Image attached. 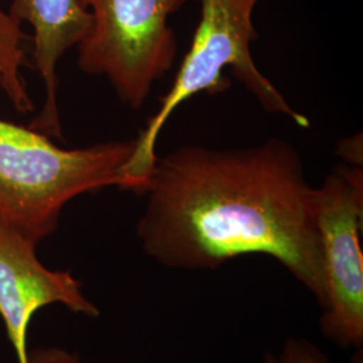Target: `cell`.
<instances>
[{"instance_id": "cell-1", "label": "cell", "mask_w": 363, "mask_h": 363, "mask_svg": "<svg viewBox=\"0 0 363 363\" xmlns=\"http://www.w3.org/2000/svg\"><path fill=\"white\" fill-rule=\"evenodd\" d=\"M136 235L144 253L175 271H214L242 256L283 265L322 298L315 187L284 140L213 150L184 145L156 157Z\"/></svg>"}, {"instance_id": "cell-4", "label": "cell", "mask_w": 363, "mask_h": 363, "mask_svg": "<svg viewBox=\"0 0 363 363\" xmlns=\"http://www.w3.org/2000/svg\"><path fill=\"white\" fill-rule=\"evenodd\" d=\"M91 13L88 35L77 45L78 66L106 78L118 100L132 109L172 69L178 42L169 15L187 0H77Z\"/></svg>"}, {"instance_id": "cell-9", "label": "cell", "mask_w": 363, "mask_h": 363, "mask_svg": "<svg viewBox=\"0 0 363 363\" xmlns=\"http://www.w3.org/2000/svg\"><path fill=\"white\" fill-rule=\"evenodd\" d=\"M264 363H333L319 346L306 337L286 339L276 350L264 355ZM352 363H363L362 350H358Z\"/></svg>"}, {"instance_id": "cell-6", "label": "cell", "mask_w": 363, "mask_h": 363, "mask_svg": "<svg viewBox=\"0 0 363 363\" xmlns=\"http://www.w3.org/2000/svg\"><path fill=\"white\" fill-rule=\"evenodd\" d=\"M37 244L0 223V318L18 363H28L27 330L35 312L50 304L97 318L100 310L69 271H52L39 261Z\"/></svg>"}, {"instance_id": "cell-7", "label": "cell", "mask_w": 363, "mask_h": 363, "mask_svg": "<svg viewBox=\"0 0 363 363\" xmlns=\"http://www.w3.org/2000/svg\"><path fill=\"white\" fill-rule=\"evenodd\" d=\"M10 13L34 30V58L46 94L43 109L30 128L61 138L57 66L67 50L88 35L91 13L77 0H13Z\"/></svg>"}, {"instance_id": "cell-10", "label": "cell", "mask_w": 363, "mask_h": 363, "mask_svg": "<svg viewBox=\"0 0 363 363\" xmlns=\"http://www.w3.org/2000/svg\"><path fill=\"white\" fill-rule=\"evenodd\" d=\"M28 363H82L77 352L50 346L28 351Z\"/></svg>"}, {"instance_id": "cell-3", "label": "cell", "mask_w": 363, "mask_h": 363, "mask_svg": "<svg viewBox=\"0 0 363 363\" xmlns=\"http://www.w3.org/2000/svg\"><path fill=\"white\" fill-rule=\"evenodd\" d=\"M135 139L65 150L33 128L0 118V223L35 244L52 234L76 196L123 187Z\"/></svg>"}, {"instance_id": "cell-2", "label": "cell", "mask_w": 363, "mask_h": 363, "mask_svg": "<svg viewBox=\"0 0 363 363\" xmlns=\"http://www.w3.org/2000/svg\"><path fill=\"white\" fill-rule=\"evenodd\" d=\"M201 19L190 50L182 61L169 93L160 100L155 115L135 139V147L120 171L121 190L143 194L156 162V142L169 116L195 94L228 91L223 69L230 67L259 104L268 112L291 118L301 128L310 120L288 104L286 97L255 64L252 42L257 39L253 11L259 0H199Z\"/></svg>"}, {"instance_id": "cell-5", "label": "cell", "mask_w": 363, "mask_h": 363, "mask_svg": "<svg viewBox=\"0 0 363 363\" xmlns=\"http://www.w3.org/2000/svg\"><path fill=\"white\" fill-rule=\"evenodd\" d=\"M322 249L320 330L342 349L362 350V169L339 167L315 189Z\"/></svg>"}, {"instance_id": "cell-8", "label": "cell", "mask_w": 363, "mask_h": 363, "mask_svg": "<svg viewBox=\"0 0 363 363\" xmlns=\"http://www.w3.org/2000/svg\"><path fill=\"white\" fill-rule=\"evenodd\" d=\"M25 38L26 34L21 28V22L0 7V88L21 113L34 109L22 76V67L26 64L22 46Z\"/></svg>"}]
</instances>
